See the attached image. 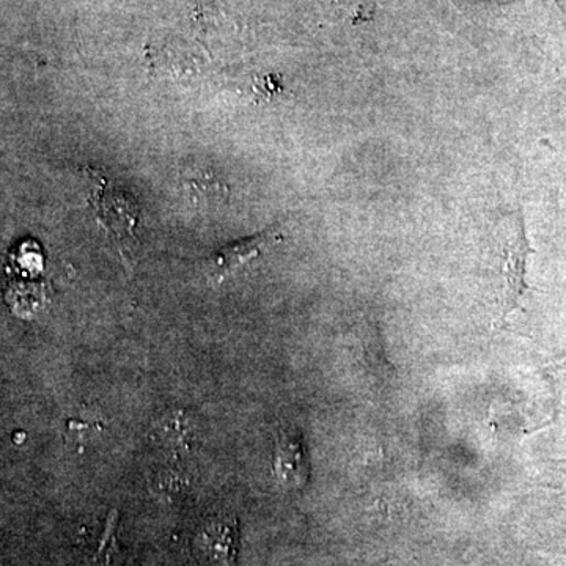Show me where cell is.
<instances>
[{
	"instance_id": "cell-4",
	"label": "cell",
	"mask_w": 566,
	"mask_h": 566,
	"mask_svg": "<svg viewBox=\"0 0 566 566\" xmlns=\"http://www.w3.org/2000/svg\"><path fill=\"white\" fill-rule=\"evenodd\" d=\"M196 545L205 557L218 564L232 565L240 546V528L234 517L218 516L200 527Z\"/></svg>"
},
{
	"instance_id": "cell-3",
	"label": "cell",
	"mask_w": 566,
	"mask_h": 566,
	"mask_svg": "<svg viewBox=\"0 0 566 566\" xmlns=\"http://www.w3.org/2000/svg\"><path fill=\"white\" fill-rule=\"evenodd\" d=\"M281 240L282 234L275 229H270L266 232L253 234L251 238H244V240L216 249L210 259L212 277L222 282L223 279L230 277L252 260L259 259L268 248Z\"/></svg>"
},
{
	"instance_id": "cell-7",
	"label": "cell",
	"mask_w": 566,
	"mask_h": 566,
	"mask_svg": "<svg viewBox=\"0 0 566 566\" xmlns=\"http://www.w3.org/2000/svg\"><path fill=\"white\" fill-rule=\"evenodd\" d=\"M536 485L566 493V460H551L536 476Z\"/></svg>"
},
{
	"instance_id": "cell-5",
	"label": "cell",
	"mask_w": 566,
	"mask_h": 566,
	"mask_svg": "<svg viewBox=\"0 0 566 566\" xmlns=\"http://www.w3.org/2000/svg\"><path fill=\"white\" fill-rule=\"evenodd\" d=\"M156 438L169 449H192L197 439V427L192 417L186 412H172L164 416L155 428Z\"/></svg>"
},
{
	"instance_id": "cell-1",
	"label": "cell",
	"mask_w": 566,
	"mask_h": 566,
	"mask_svg": "<svg viewBox=\"0 0 566 566\" xmlns=\"http://www.w3.org/2000/svg\"><path fill=\"white\" fill-rule=\"evenodd\" d=\"M501 275L504 279L502 292L501 326L510 315L521 308L520 301L527 290L526 266L532 249L526 237L523 214H517L502 230Z\"/></svg>"
},
{
	"instance_id": "cell-6",
	"label": "cell",
	"mask_w": 566,
	"mask_h": 566,
	"mask_svg": "<svg viewBox=\"0 0 566 566\" xmlns=\"http://www.w3.org/2000/svg\"><path fill=\"white\" fill-rule=\"evenodd\" d=\"M181 186L196 205L219 203L227 197V186L207 170H185Z\"/></svg>"
},
{
	"instance_id": "cell-2",
	"label": "cell",
	"mask_w": 566,
	"mask_h": 566,
	"mask_svg": "<svg viewBox=\"0 0 566 566\" xmlns=\"http://www.w3.org/2000/svg\"><path fill=\"white\" fill-rule=\"evenodd\" d=\"M275 480L289 490H303L311 479V461L303 438L294 431H279L273 460Z\"/></svg>"
}]
</instances>
